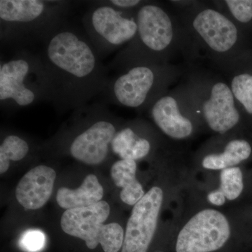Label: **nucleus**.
<instances>
[{"mask_svg":"<svg viewBox=\"0 0 252 252\" xmlns=\"http://www.w3.org/2000/svg\"><path fill=\"white\" fill-rule=\"evenodd\" d=\"M31 152V145L26 139L16 135H8L0 144V173L9 168L10 162H18L26 158Z\"/></svg>","mask_w":252,"mask_h":252,"instance_id":"obj_19","label":"nucleus"},{"mask_svg":"<svg viewBox=\"0 0 252 252\" xmlns=\"http://www.w3.org/2000/svg\"><path fill=\"white\" fill-rule=\"evenodd\" d=\"M124 11L106 1H95L81 18V26L102 60L137 34V21Z\"/></svg>","mask_w":252,"mask_h":252,"instance_id":"obj_5","label":"nucleus"},{"mask_svg":"<svg viewBox=\"0 0 252 252\" xmlns=\"http://www.w3.org/2000/svg\"><path fill=\"white\" fill-rule=\"evenodd\" d=\"M232 93L247 112L252 114V76L240 74L233 78L231 83Z\"/></svg>","mask_w":252,"mask_h":252,"instance_id":"obj_21","label":"nucleus"},{"mask_svg":"<svg viewBox=\"0 0 252 252\" xmlns=\"http://www.w3.org/2000/svg\"><path fill=\"white\" fill-rule=\"evenodd\" d=\"M163 200L161 189L154 187L134 205L125 233L122 252H147L157 230Z\"/></svg>","mask_w":252,"mask_h":252,"instance_id":"obj_7","label":"nucleus"},{"mask_svg":"<svg viewBox=\"0 0 252 252\" xmlns=\"http://www.w3.org/2000/svg\"><path fill=\"white\" fill-rule=\"evenodd\" d=\"M6 49L9 52L1 54L0 61L1 110L14 112L51 102L49 78L39 52L26 47Z\"/></svg>","mask_w":252,"mask_h":252,"instance_id":"obj_3","label":"nucleus"},{"mask_svg":"<svg viewBox=\"0 0 252 252\" xmlns=\"http://www.w3.org/2000/svg\"><path fill=\"white\" fill-rule=\"evenodd\" d=\"M244 188L243 172L238 167H228L220 174V188L219 189L229 200L240 196Z\"/></svg>","mask_w":252,"mask_h":252,"instance_id":"obj_20","label":"nucleus"},{"mask_svg":"<svg viewBox=\"0 0 252 252\" xmlns=\"http://www.w3.org/2000/svg\"><path fill=\"white\" fill-rule=\"evenodd\" d=\"M56 172L45 165L33 167L26 174L16 189V198L26 210L41 208L48 201L54 190Z\"/></svg>","mask_w":252,"mask_h":252,"instance_id":"obj_11","label":"nucleus"},{"mask_svg":"<svg viewBox=\"0 0 252 252\" xmlns=\"http://www.w3.org/2000/svg\"><path fill=\"white\" fill-rule=\"evenodd\" d=\"M72 120L78 130L68 143L71 157L86 165L102 163L108 157L118 131L107 104L101 102L82 106L74 110Z\"/></svg>","mask_w":252,"mask_h":252,"instance_id":"obj_4","label":"nucleus"},{"mask_svg":"<svg viewBox=\"0 0 252 252\" xmlns=\"http://www.w3.org/2000/svg\"><path fill=\"white\" fill-rule=\"evenodd\" d=\"M193 27L207 45L217 52L228 51L238 39L235 25L215 10L201 11L194 19Z\"/></svg>","mask_w":252,"mask_h":252,"instance_id":"obj_12","label":"nucleus"},{"mask_svg":"<svg viewBox=\"0 0 252 252\" xmlns=\"http://www.w3.org/2000/svg\"><path fill=\"white\" fill-rule=\"evenodd\" d=\"M251 152V146L247 141L233 140L227 144L223 153L210 154L204 158L202 165L208 170H222L246 160Z\"/></svg>","mask_w":252,"mask_h":252,"instance_id":"obj_18","label":"nucleus"},{"mask_svg":"<svg viewBox=\"0 0 252 252\" xmlns=\"http://www.w3.org/2000/svg\"><path fill=\"white\" fill-rule=\"evenodd\" d=\"M111 149L123 160H136L147 157L151 150L150 142L137 135L132 127L117 131L111 144Z\"/></svg>","mask_w":252,"mask_h":252,"instance_id":"obj_17","label":"nucleus"},{"mask_svg":"<svg viewBox=\"0 0 252 252\" xmlns=\"http://www.w3.org/2000/svg\"><path fill=\"white\" fill-rule=\"evenodd\" d=\"M136 21L141 43L149 51L160 52L170 45L173 37L171 20L162 8L144 5L138 10Z\"/></svg>","mask_w":252,"mask_h":252,"instance_id":"obj_10","label":"nucleus"},{"mask_svg":"<svg viewBox=\"0 0 252 252\" xmlns=\"http://www.w3.org/2000/svg\"><path fill=\"white\" fill-rule=\"evenodd\" d=\"M207 199L209 202L212 205H217V206H220L223 205L225 202V197L223 193L218 189L217 190H214L208 194Z\"/></svg>","mask_w":252,"mask_h":252,"instance_id":"obj_26","label":"nucleus"},{"mask_svg":"<svg viewBox=\"0 0 252 252\" xmlns=\"http://www.w3.org/2000/svg\"><path fill=\"white\" fill-rule=\"evenodd\" d=\"M137 163L135 160H123L114 162L110 174L114 185L122 188L120 198L127 205H135L143 198V187L136 178Z\"/></svg>","mask_w":252,"mask_h":252,"instance_id":"obj_16","label":"nucleus"},{"mask_svg":"<svg viewBox=\"0 0 252 252\" xmlns=\"http://www.w3.org/2000/svg\"><path fill=\"white\" fill-rule=\"evenodd\" d=\"M225 3L240 22L248 23L252 19V0H226Z\"/></svg>","mask_w":252,"mask_h":252,"instance_id":"obj_23","label":"nucleus"},{"mask_svg":"<svg viewBox=\"0 0 252 252\" xmlns=\"http://www.w3.org/2000/svg\"><path fill=\"white\" fill-rule=\"evenodd\" d=\"M152 117L158 127L172 138H186L193 131L191 122L180 114L177 101L170 96L162 97L154 104Z\"/></svg>","mask_w":252,"mask_h":252,"instance_id":"obj_14","label":"nucleus"},{"mask_svg":"<svg viewBox=\"0 0 252 252\" xmlns=\"http://www.w3.org/2000/svg\"><path fill=\"white\" fill-rule=\"evenodd\" d=\"M70 1L1 0L0 41L1 49L26 47L41 40L72 9Z\"/></svg>","mask_w":252,"mask_h":252,"instance_id":"obj_2","label":"nucleus"},{"mask_svg":"<svg viewBox=\"0 0 252 252\" xmlns=\"http://www.w3.org/2000/svg\"><path fill=\"white\" fill-rule=\"evenodd\" d=\"M226 217L215 210H204L183 227L176 243L177 252H213L221 248L230 238Z\"/></svg>","mask_w":252,"mask_h":252,"instance_id":"obj_6","label":"nucleus"},{"mask_svg":"<svg viewBox=\"0 0 252 252\" xmlns=\"http://www.w3.org/2000/svg\"><path fill=\"white\" fill-rule=\"evenodd\" d=\"M45 238L41 232L37 230H32L28 232L21 240V245L25 250L34 252L39 251L44 246Z\"/></svg>","mask_w":252,"mask_h":252,"instance_id":"obj_24","label":"nucleus"},{"mask_svg":"<svg viewBox=\"0 0 252 252\" xmlns=\"http://www.w3.org/2000/svg\"><path fill=\"white\" fill-rule=\"evenodd\" d=\"M104 189L97 176L90 174L86 176L80 187L70 189L62 187L56 195V201L64 210L91 206L102 201Z\"/></svg>","mask_w":252,"mask_h":252,"instance_id":"obj_15","label":"nucleus"},{"mask_svg":"<svg viewBox=\"0 0 252 252\" xmlns=\"http://www.w3.org/2000/svg\"><path fill=\"white\" fill-rule=\"evenodd\" d=\"M204 117L210 128L225 133L240 120L231 90L226 84L217 83L212 89L210 98L203 105Z\"/></svg>","mask_w":252,"mask_h":252,"instance_id":"obj_13","label":"nucleus"},{"mask_svg":"<svg viewBox=\"0 0 252 252\" xmlns=\"http://www.w3.org/2000/svg\"><path fill=\"white\" fill-rule=\"evenodd\" d=\"M155 81V72L148 66L130 68L126 73L109 79L100 95L102 102L138 108L148 99Z\"/></svg>","mask_w":252,"mask_h":252,"instance_id":"obj_8","label":"nucleus"},{"mask_svg":"<svg viewBox=\"0 0 252 252\" xmlns=\"http://www.w3.org/2000/svg\"><path fill=\"white\" fill-rule=\"evenodd\" d=\"M125 233L122 225L118 223L104 225L100 245L104 252H119L123 248Z\"/></svg>","mask_w":252,"mask_h":252,"instance_id":"obj_22","label":"nucleus"},{"mask_svg":"<svg viewBox=\"0 0 252 252\" xmlns=\"http://www.w3.org/2000/svg\"><path fill=\"white\" fill-rule=\"evenodd\" d=\"M109 215L110 206L104 200L91 206L67 210L61 217V228L66 234L84 240L88 248L94 250L101 243L104 222Z\"/></svg>","mask_w":252,"mask_h":252,"instance_id":"obj_9","label":"nucleus"},{"mask_svg":"<svg viewBox=\"0 0 252 252\" xmlns=\"http://www.w3.org/2000/svg\"><path fill=\"white\" fill-rule=\"evenodd\" d=\"M38 51L59 112L75 110L101 95L108 84L104 65L82 26L66 18L41 40Z\"/></svg>","mask_w":252,"mask_h":252,"instance_id":"obj_1","label":"nucleus"},{"mask_svg":"<svg viewBox=\"0 0 252 252\" xmlns=\"http://www.w3.org/2000/svg\"><path fill=\"white\" fill-rule=\"evenodd\" d=\"M106 1L111 6L123 11L135 8L142 2L140 0H108Z\"/></svg>","mask_w":252,"mask_h":252,"instance_id":"obj_25","label":"nucleus"}]
</instances>
